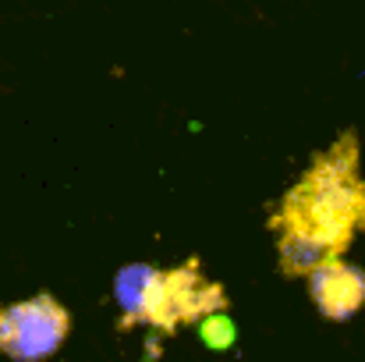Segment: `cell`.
I'll use <instances>...</instances> for the list:
<instances>
[{
    "label": "cell",
    "mask_w": 365,
    "mask_h": 362,
    "mask_svg": "<svg viewBox=\"0 0 365 362\" xmlns=\"http://www.w3.org/2000/svg\"><path fill=\"white\" fill-rule=\"evenodd\" d=\"M284 277H309L319 263L344 256L365 231V178L359 171V131L344 128L330 149L316 153L305 174L269 213Z\"/></svg>",
    "instance_id": "obj_1"
},
{
    "label": "cell",
    "mask_w": 365,
    "mask_h": 362,
    "mask_svg": "<svg viewBox=\"0 0 365 362\" xmlns=\"http://www.w3.org/2000/svg\"><path fill=\"white\" fill-rule=\"evenodd\" d=\"M227 306V295L217 281L202 277L199 259H188L174 270H153L142 281V291L135 306L124 313L121 327L131 323H153L163 334H174L181 323H195L202 316H213Z\"/></svg>",
    "instance_id": "obj_2"
},
{
    "label": "cell",
    "mask_w": 365,
    "mask_h": 362,
    "mask_svg": "<svg viewBox=\"0 0 365 362\" xmlns=\"http://www.w3.org/2000/svg\"><path fill=\"white\" fill-rule=\"evenodd\" d=\"M68 331L71 316L50 291H39L14 306H0V352L14 362L50 359L64 345Z\"/></svg>",
    "instance_id": "obj_3"
},
{
    "label": "cell",
    "mask_w": 365,
    "mask_h": 362,
    "mask_svg": "<svg viewBox=\"0 0 365 362\" xmlns=\"http://www.w3.org/2000/svg\"><path fill=\"white\" fill-rule=\"evenodd\" d=\"M309 295L327 320H351L365 302V270L334 256L309 273Z\"/></svg>",
    "instance_id": "obj_4"
}]
</instances>
